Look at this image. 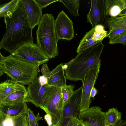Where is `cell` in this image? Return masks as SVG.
Wrapping results in <instances>:
<instances>
[{"label": "cell", "mask_w": 126, "mask_h": 126, "mask_svg": "<svg viewBox=\"0 0 126 126\" xmlns=\"http://www.w3.org/2000/svg\"><path fill=\"white\" fill-rule=\"evenodd\" d=\"M4 21L6 29L0 43V49H4L11 54L25 43L33 42L32 30L21 0L15 10L4 17Z\"/></svg>", "instance_id": "cell-1"}, {"label": "cell", "mask_w": 126, "mask_h": 126, "mask_svg": "<svg viewBox=\"0 0 126 126\" xmlns=\"http://www.w3.org/2000/svg\"><path fill=\"white\" fill-rule=\"evenodd\" d=\"M104 47L102 41L79 53L76 57L63 65L66 79L83 81L90 68L98 60Z\"/></svg>", "instance_id": "cell-2"}, {"label": "cell", "mask_w": 126, "mask_h": 126, "mask_svg": "<svg viewBox=\"0 0 126 126\" xmlns=\"http://www.w3.org/2000/svg\"><path fill=\"white\" fill-rule=\"evenodd\" d=\"M39 66L18 59L11 54L3 56L0 52V69L17 83L29 85L38 77Z\"/></svg>", "instance_id": "cell-3"}, {"label": "cell", "mask_w": 126, "mask_h": 126, "mask_svg": "<svg viewBox=\"0 0 126 126\" xmlns=\"http://www.w3.org/2000/svg\"><path fill=\"white\" fill-rule=\"evenodd\" d=\"M54 18L52 14L43 15L36 31L37 44L49 59L58 55V41L55 27Z\"/></svg>", "instance_id": "cell-4"}, {"label": "cell", "mask_w": 126, "mask_h": 126, "mask_svg": "<svg viewBox=\"0 0 126 126\" xmlns=\"http://www.w3.org/2000/svg\"><path fill=\"white\" fill-rule=\"evenodd\" d=\"M64 105L61 87L51 85L47 98L40 108L50 116L52 125L60 126Z\"/></svg>", "instance_id": "cell-5"}, {"label": "cell", "mask_w": 126, "mask_h": 126, "mask_svg": "<svg viewBox=\"0 0 126 126\" xmlns=\"http://www.w3.org/2000/svg\"><path fill=\"white\" fill-rule=\"evenodd\" d=\"M10 54L20 60L39 65L46 63L49 59L38 45L33 42L25 43Z\"/></svg>", "instance_id": "cell-6"}, {"label": "cell", "mask_w": 126, "mask_h": 126, "mask_svg": "<svg viewBox=\"0 0 126 126\" xmlns=\"http://www.w3.org/2000/svg\"><path fill=\"white\" fill-rule=\"evenodd\" d=\"M101 65L100 59L97 61L85 75L82 82L81 99L80 107L81 112L88 109L92 102L90 94L97 78Z\"/></svg>", "instance_id": "cell-7"}, {"label": "cell", "mask_w": 126, "mask_h": 126, "mask_svg": "<svg viewBox=\"0 0 126 126\" xmlns=\"http://www.w3.org/2000/svg\"><path fill=\"white\" fill-rule=\"evenodd\" d=\"M51 86L48 84L41 85L38 77L37 78L26 88L28 92L26 102H30L36 107L40 108L47 98Z\"/></svg>", "instance_id": "cell-8"}, {"label": "cell", "mask_w": 126, "mask_h": 126, "mask_svg": "<svg viewBox=\"0 0 126 126\" xmlns=\"http://www.w3.org/2000/svg\"><path fill=\"white\" fill-rule=\"evenodd\" d=\"M99 106H93L80 112L78 118L85 126H107L105 112Z\"/></svg>", "instance_id": "cell-9"}, {"label": "cell", "mask_w": 126, "mask_h": 126, "mask_svg": "<svg viewBox=\"0 0 126 126\" xmlns=\"http://www.w3.org/2000/svg\"><path fill=\"white\" fill-rule=\"evenodd\" d=\"M82 86L74 93L64 104L62 122L60 126H66L71 117H78L80 112Z\"/></svg>", "instance_id": "cell-10"}, {"label": "cell", "mask_w": 126, "mask_h": 126, "mask_svg": "<svg viewBox=\"0 0 126 126\" xmlns=\"http://www.w3.org/2000/svg\"><path fill=\"white\" fill-rule=\"evenodd\" d=\"M107 32L103 25H98L93 28L86 33L80 40L77 52L78 54L102 41L106 37Z\"/></svg>", "instance_id": "cell-11"}, {"label": "cell", "mask_w": 126, "mask_h": 126, "mask_svg": "<svg viewBox=\"0 0 126 126\" xmlns=\"http://www.w3.org/2000/svg\"><path fill=\"white\" fill-rule=\"evenodd\" d=\"M72 21L63 11L60 12L55 20V27L58 40L70 41L74 37V31Z\"/></svg>", "instance_id": "cell-12"}, {"label": "cell", "mask_w": 126, "mask_h": 126, "mask_svg": "<svg viewBox=\"0 0 126 126\" xmlns=\"http://www.w3.org/2000/svg\"><path fill=\"white\" fill-rule=\"evenodd\" d=\"M90 11L87 15V21L93 28L98 25L104 26L106 17L105 0H91Z\"/></svg>", "instance_id": "cell-13"}, {"label": "cell", "mask_w": 126, "mask_h": 126, "mask_svg": "<svg viewBox=\"0 0 126 126\" xmlns=\"http://www.w3.org/2000/svg\"><path fill=\"white\" fill-rule=\"evenodd\" d=\"M25 10L28 22L32 30L38 25L43 16L42 9L34 0H21Z\"/></svg>", "instance_id": "cell-14"}, {"label": "cell", "mask_w": 126, "mask_h": 126, "mask_svg": "<svg viewBox=\"0 0 126 126\" xmlns=\"http://www.w3.org/2000/svg\"><path fill=\"white\" fill-rule=\"evenodd\" d=\"M26 101L12 104L0 103V111L11 116L23 114L28 115V106Z\"/></svg>", "instance_id": "cell-15"}, {"label": "cell", "mask_w": 126, "mask_h": 126, "mask_svg": "<svg viewBox=\"0 0 126 126\" xmlns=\"http://www.w3.org/2000/svg\"><path fill=\"white\" fill-rule=\"evenodd\" d=\"M0 126H29L28 115L11 116L0 111Z\"/></svg>", "instance_id": "cell-16"}, {"label": "cell", "mask_w": 126, "mask_h": 126, "mask_svg": "<svg viewBox=\"0 0 126 126\" xmlns=\"http://www.w3.org/2000/svg\"><path fill=\"white\" fill-rule=\"evenodd\" d=\"M63 65L61 63L51 71L48 79V84L61 87L66 84V79Z\"/></svg>", "instance_id": "cell-17"}, {"label": "cell", "mask_w": 126, "mask_h": 126, "mask_svg": "<svg viewBox=\"0 0 126 126\" xmlns=\"http://www.w3.org/2000/svg\"><path fill=\"white\" fill-rule=\"evenodd\" d=\"M24 86L16 83L11 79L1 82L0 84V103L14 92Z\"/></svg>", "instance_id": "cell-18"}, {"label": "cell", "mask_w": 126, "mask_h": 126, "mask_svg": "<svg viewBox=\"0 0 126 126\" xmlns=\"http://www.w3.org/2000/svg\"><path fill=\"white\" fill-rule=\"evenodd\" d=\"M105 1L106 17L118 16L123 9L122 0H105Z\"/></svg>", "instance_id": "cell-19"}, {"label": "cell", "mask_w": 126, "mask_h": 126, "mask_svg": "<svg viewBox=\"0 0 126 126\" xmlns=\"http://www.w3.org/2000/svg\"><path fill=\"white\" fill-rule=\"evenodd\" d=\"M28 95V92L24 86L12 93L0 103L12 104L26 101Z\"/></svg>", "instance_id": "cell-20"}, {"label": "cell", "mask_w": 126, "mask_h": 126, "mask_svg": "<svg viewBox=\"0 0 126 126\" xmlns=\"http://www.w3.org/2000/svg\"><path fill=\"white\" fill-rule=\"evenodd\" d=\"M107 126H115L121 120V113L116 108H112L105 112Z\"/></svg>", "instance_id": "cell-21"}, {"label": "cell", "mask_w": 126, "mask_h": 126, "mask_svg": "<svg viewBox=\"0 0 126 126\" xmlns=\"http://www.w3.org/2000/svg\"><path fill=\"white\" fill-rule=\"evenodd\" d=\"M107 23L109 29L117 28L126 31V15L109 18Z\"/></svg>", "instance_id": "cell-22"}, {"label": "cell", "mask_w": 126, "mask_h": 126, "mask_svg": "<svg viewBox=\"0 0 126 126\" xmlns=\"http://www.w3.org/2000/svg\"><path fill=\"white\" fill-rule=\"evenodd\" d=\"M20 0H12L0 5V17L4 18L12 13L17 8Z\"/></svg>", "instance_id": "cell-23"}, {"label": "cell", "mask_w": 126, "mask_h": 126, "mask_svg": "<svg viewBox=\"0 0 126 126\" xmlns=\"http://www.w3.org/2000/svg\"><path fill=\"white\" fill-rule=\"evenodd\" d=\"M79 0H60L68 9L71 15L75 16H79L78 11L79 8Z\"/></svg>", "instance_id": "cell-24"}, {"label": "cell", "mask_w": 126, "mask_h": 126, "mask_svg": "<svg viewBox=\"0 0 126 126\" xmlns=\"http://www.w3.org/2000/svg\"><path fill=\"white\" fill-rule=\"evenodd\" d=\"M74 85H65L61 87L62 96L64 104L70 98L73 94L74 91Z\"/></svg>", "instance_id": "cell-25"}, {"label": "cell", "mask_w": 126, "mask_h": 126, "mask_svg": "<svg viewBox=\"0 0 126 126\" xmlns=\"http://www.w3.org/2000/svg\"><path fill=\"white\" fill-rule=\"evenodd\" d=\"M109 44H121L126 45V32L109 38Z\"/></svg>", "instance_id": "cell-26"}, {"label": "cell", "mask_w": 126, "mask_h": 126, "mask_svg": "<svg viewBox=\"0 0 126 126\" xmlns=\"http://www.w3.org/2000/svg\"><path fill=\"white\" fill-rule=\"evenodd\" d=\"M28 115L29 119V126H39L38 121L40 120H43L42 117H40L39 113L35 116L33 111L29 108L28 109Z\"/></svg>", "instance_id": "cell-27"}, {"label": "cell", "mask_w": 126, "mask_h": 126, "mask_svg": "<svg viewBox=\"0 0 126 126\" xmlns=\"http://www.w3.org/2000/svg\"><path fill=\"white\" fill-rule=\"evenodd\" d=\"M42 9L49 5L55 2L59 1L60 0H34Z\"/></svg>", "instance_id": "cell-28"}, {"label": "cell", "mask_w": 126, "mask_h": 126, "mask_svg": "<svg viewBox=\"0 0 126 126\" xmlns=\"http://www.w3.org/2000/svg\"><path fill=\"white\" fill-rule=\"evenodd\" d=\"M126 32V31L120 29L111 28L109 29V30L107 33L106 37L109 38L117 35L123 32Z\"/></svg>", "instance_id": "cell-29"}, {"label": "cell", "mask_w": 126, "mask_h": 126, "mask_svg": "<svg viewBox=\"0 0 126 126\" xmlns=\"http://www.w3.org/2000/svg\"><path fill=\"white\" fill-rule=\"evenodd\" d=\"M80 123L77 117H71L66 126H78Z\"/></svg>", "instance_id": "cell-30"}, {"label": "cell", "mask_w": 126, "mask_h": 126, "mask_svg": "<svg viewBox=\"0 0 126 126\" xmlns=\"http://www.w3.org/2000/svg\"><path fill=\"white\" fill-rule=\"evenodd\" d=\"M41 72L43 75L47 77L48 79L50 76L51 71L49 70L46 63L43 64L41 69Z\"/></svg>", "instance_id": "cell-31"}, {"label": "cell", "mask_w": 126, "mask_h": 126, "mask_svg": "<svg viewBox=\"0 0 126 126\" xmlns=\"http://www.w3.org/2000/svg\"><path fill=\"white\" fill-rule=\"evenodd\" d=\"M38 80L40 84L42 85L48 84V79L45 76L42 75L38 77Z\"/></svg>", "instance_id": "cell-32"}, {"label": "cell", "mask_w": 126, "mask_h": 126, "mask_svg": "<svg viewBox=\"0 0 126 126\" xmlns=\"http://www.w3.org/2000/svg\"><path fill=\"white\" fill-rule=\"evenodd\" d=\"M44 118L48 125H52L51 118L49 115L46 114L45 115Z\"/></svg>", "instance_id": "cell-33"}, {"label": "cell", "mask_w": 126, "mask_h": 126, "mask_svg": "<svg viewBox=\"0 0 126 126\" xmlns=\"http://www.w3.org/2000/svg\"><path fill=\"white\" fill-rule=\"evenodd\" d=\"M97 92V89L94 87H93L90 91V97L94 98V96L96 94Z\"/></svg>", "instance_id": "cell-34"}, {"label": "cell", "mask_w": 126, "mask_h": 126, "mask_svg": "<svg viewBox=\"0 0 126 126\" xmlns=\"http://www.w3.org/2000/svg\"><path fill=\"white\" fill-rule=\"evenodd\" d=\"M115 126H126V120H121Z\"/></svg>", "instance_id": "cell-35"}, {"label": "cell", "mask_w": 126, "mask_h": 126, "mask_svg": "<svg viewBox=\"0 0 126 126\" xmlns=\"http://www.w3.org/2000/svg\"><path fill=\"white\" fill-rule=\"evenodd\" d=\"M126 15V8H124L121 11L119 15V16H121Z\"/></svg>", "instance_id": "cell-36"}, {"label": "cell", "mask_w": 126, "mask_h": 126, "mask_svg": "<svg viewBox=\"0 0 126 126\" xmlns=\"http://www.w3.org/2000/svg\"><path fill=\"white\" fill-rule=\"evenodd\" d=\"M122 0L124 5L123 9L126 8V0Z\"/></svg>", "instance_id": "cell-37"}, {"label": "cell", "mask_w": 126, "mask_h": 126, "mask_svg": "<svg viewBox=\"0 0 126 126\" xmlns=\"http://www.w3.org/2000/svg\"><path fill=\"white\" fill-rule=\"evenodd\" d=\"M4 73L3 71L0 69V76H1Z\"/></svg>", "instance_id": "cell-38"}, {"label": "cell", "mask_w": 126, "mask_h": 126, "mask_svg": "<svg viewBox=\"0 0 126 126\" xmlns=\"http://www.w3.org/2000/svg\"><path fill=\"white\" fill-rule=\"evenodd\" d=\"M78 126H85V125L82 123L81 122Z\"/></svg>", "instance_id": "cell-39"}, {"label": "cell", "mask_w": 126, "mask_h": 126, "mask_svg": "<svg viewBox=\"0 0 126 126\" xmlns=\"http://www.w3.org/2000/svg\"><path fill=\"white\" fill-rule=\"evenodd\" d=\"M48 126H58L57 125H48Z\"/></svg>", "instance_id": "cell-40"}]
</instances>
